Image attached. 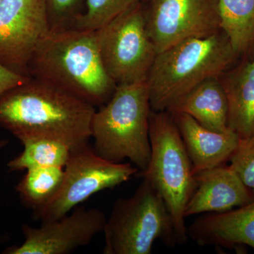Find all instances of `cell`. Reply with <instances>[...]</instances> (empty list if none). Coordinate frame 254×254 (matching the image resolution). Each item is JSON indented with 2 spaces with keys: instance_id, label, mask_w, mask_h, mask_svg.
<instances>
[{
  "instance_id": "obj_1",
  "label": "cell",
  "mask_w": 254,
  "mask_h": 254,
  "mask_svg": "<svg viewBox=\"0 0 254 254\" xmlns=\"http://www.w3.org/2000/svg\"><path fill=\"white\" fill-rule=\"evenodd\" d=\"M95 110L63 88L29 77L0 96V126L20 142L51 138L73 149L89 143Z\"/></svg>"
},
{
  "instance_id": "obj_2",
  "label": "cell",
  "mask_w": 254,
  "mask_h": 254,
  "mask_svg": "<svg viewBox=\"0 0 254 254\" xmlns=\"http://www.w3.org/2000/svg\"><path fill=\"white\" fill-rule=\"evenodd\" d=\"M28 76L50 82L95 108L108 103L117 87L103 66L95 31L76 28L50 30L33 53Z\"/></svg>"
},
{
  "instance_id": "obj_3",
  "label": "cell",
  "mask_w": 254,
  "mask_h": 254,
  "mask_svg": "<svg viewBox=\"0 0 254 254\" xmlns=\"http://www.w3.org/2000/svg\"><path fill=\"white\" fill-rule=\"evenodd\" d=\"M237 58L221 30L186 40L158 53L146 80L151 110L168 111L201 82L220 77Z\"/></svg>"
},
{
  "instance_id": "obj_4",
  "label": "cell",
  "mask_w": 254,
  "mask_h": 254,
  "mask_svg": "<svg viewBox=\"0 0 254 254\" xmlns=\"http://www.w3.org/2000/svg\"><path fill=\"white\" fill-rule=\"evenodd\" d=\"M150 111L147 81L118 85L92 119L95 153L114 163L128 160L138 173L144 171L150 158Z\"/></svg>"
},
{
  "instance_id": "obj_5",
  "label": "cell",
  "mask_w": 254,
  "mask_h": 254,
  "mask_svg": "<svg viewBox=\"0 0 254 254\" xmlns=\"http://www.w3.org/2000/svg\"><path fill=\"white\" fill-rule=\"evenodd\" d=\"M150 158L137 177L148 180L165 201L173 219L177 245L188 240L185 208L194 192L195 174L173 115L151 110L149 119Z\"/></svg>"
},
{
  "instance_id": "obj_6",
  "label": "cell",
  "mask_w": 254,
  "mask_h": 254,
  "mask_svg": "<svg viewBox=\"0 0 254 254\" xmlns=\"http://www.w3.org/2000/svg\"><path fill=\"white\" fill-rule=\"evenodd\" d=\"M103 232L104 254H150L158 240L168 247L177 245L168 207L144 178L131 196L116 200Z\"/></svg>"
},
{
  "instance_id": "obj_7",
  "label": "cell",
  "mask_w": 254,
  "mask_h": 254,
  "mask_svg": "<svg viewBox=\"0 0 254 254\" xmlns=\"http://www.w3.org/2000/svg\"><path fill=\"white\" fill-rule=\"evenodd\" d=\"M138 171L130 162L114 163L102 158L89 143L73 148L64 168L59 191L46 206L33 210L32 218L44 222L63 218L91 195L120 186Z\"/></svg>"
},
{
  "instance_id": "obj_8",
  "label": "cell",
  "mask_w": 254,
  "mask_h": 254,
  "mask_svg": "<svg viewBox=\"0 0 254 254\" xmlns=\"http://www.w3.org/2000/svg\"><path fill=\"white\" fill-rule=\"evenodd\" d=\"M95 34L103 66L117 86L146 81L157 53L140 2Z\"/></svg>"
},
{
  "instance_id": "obj_9",
  "label": "cell",
  "mask_w": 254,
  "mask_h": 254,
  "mask_svg": "<svg viewBox=\"0 0 254 254\" xmlns=\"http://www.w3.org/2000/svg\"><path fill=\"white\" fill-rule=\"evenodd\" d=\"M144 14L157 55L182 41L220 30L218 0H151Z\"/></svg>"
},
{
  "instance_id": "obj_10",
  "label": "cell",
  "mask_w": 254,
  "mask_h": 254,
  "mask_svg": "<svg viewBox=\"0 0 254 254\" xmlns=\"http://www.w3.org/2000/svg\"><path fill=\"white\" fill-rule=\"evenodd\" d=\"M49 31L45 0H2L0 64L15 73L29 76L28 66L33 53Z\"/></svg>"
},
{
  "instance_id": "obj_11",
  "label": "cell",
  "mask_w": 254,
  "mask_h": 254,
  "mask_svg": "<svg viewBox=\"0 0 254 254\" xmlns=\"http://www.w3.org/2000/svg\"><path fill=\"white\" fill-rule=\"evenodd\" d=\"M107 218L98 208L76 207L63 218L22 226L24 242L4 251V254H68L90 245L104 230Z\"/></svg>"
},
{
  "instance_id": "obj_12",
  "label": "cell",
  "mask_w": 254,
  "mask_h": 254,
  "mask_svg": "<svg viewBox=\"0 0 254 254\" xmlns=\"http://www.w3.org/2000/svg\"><path fill=\"white\" fill-rule=\"evenodd\" d=\"M194 192L185 208V218L201 213H224L254 199L230 166L220 165L195 174Z\"/></svg>"
},
{
  "instance_id": "obj_13",
  "label": "cell",
  "mask_w": 254,
  "mask_h": 254,
  "mask_svg": "<svg viewBox=\"0 0 254 254\" xmlns=\"http://www.w3.org/2000/svg\"><path fill=\"white\" fill-rule=\"evenodd\" d=\"M188 235L200 247L254 249V199L235 210L197 218L189 227Z\"/></svg>"
},
{
  "instance_id": "obj_14",
  "label": "cell",
  "mask_w": 254,
  "mask_h": 254,
  "mask_svg": "<svg viewBox=\"0 0 254 254\" xmlns=\"http://www.w3.org/2000/svg\"><path fill=\"white\" fill-rule=\"evenodd\" d=\"M172 115L194 174L225 165L230 160L240 140L231 128L223 132L213 131L186 114Z\"/></svg>"
},
{
  "instance_id": "obj_15",
  "label": "cell",
  "mask_w": 254,
  "mask_h": 254,
  "mask_svg": "<svg viewBox=\"0 0 254 254\" xmlns=\"http://www.w3.org/2000/svg\"><path fill=\"white\" fill-rule=\"evenodd\" d=\"M228 103V127L240 139L254 136V55L220 76Z\"/></svg>"
},
{
  "instance_id": "obj_16",
  "label": "cell",
  "mask_w": 254,
  "mask_h": 254,
  "mask_svg": "<svg viewBox=\"0 0 254 254\" xmlns=\"http://www.w3.org/2000/svg\"><path fill=\"white\" fill-rule=\"evenodd\" d=\"M167 112L186 114L213 131L229 129L228 103L220 77L209 78L201 82Z\"/></svg>"
},
{
  "instance_id": "obj_17",
  "label": "cell",
  "mask_w": 254,
  "mask_h": 254,
  "mask_svg": "<svg viewBox=\"0 0 254 254\" xmlns=\"http://www.w3.org/2000/svg\"><path fill=\"white\" fill-rule=\"evenodd\" d=\"M220 30L237 56L254 53V0H218Z\"/></svg>"
},
{
  "instance_id": "obj_18",
  "label": "cell",
  "mask_w": 254,
  "mask_h": 254,
  "mask_svg": "<svg viewBox=\"0 0 254 254\" xmlns=\"http://www.w3.org/2000/svg\"><path fill=\"white\" fill-rule=\"evenodd\" d=\"M23 150L7 163L9 172L39 168H64L72 148L58 140L34 138L21 142Z\"/></svg>"
},
{
  "instance_id": "obj_19",
  "label": "cell",
  "mask_w": 254,
  "mask_h": 254,
  "mask_svg": "<svg viewBox=\"0 0 254 254\" xmlns=\"http://www.w3.org/2000/svg\"><path fill=\"white\" fill-rule=\"evenodd\" d=\"M18 182L16 190L25 206L36 210L46 206L58 193L64 168L29 169Z\"/></svg>"
},
{
  "instance_id": "obj_20",
  "label": "cell",
  "mask_w": 254,
  "mask_h": 254,
  "mask_svg": "<svg viewBox=\"0 0 254 254\" xmlns=\"http://www.w3.org/2000/svg\"><path fill=\"white\" fill-rule=\"evenodd\" d=\"M141 0H86V11L73 28L96 31Z\"/></svg>"
},
{
  "instance_id": "obj_21",
  "label": "cell",
  "mask_w": 254,
  "mask_h": 254,
  "mask_svg": "<svg viewBox=\"0 0 254 254\" xmlns=\"http://www.w3.org/2000/svg\"><path fill=\"white\" fill-rule=\"evenodd\" d=\"M50 31L73 28L86 0H45Z\"/></svg>"
},
{
  "instance_id": "obj_22",
  "label": "cell",
  "mask_w": 254,
  "mask_h": 254,
  "mask_svg": "<svg viewBox=\"0 0 254 254\" xmlns=\"http://www.w3.org/2000/svg\"><path fill=\"white\" fill-rule=\"evenodd\" d=\"M229 166L254 195V136L240 139Z\"/></svg>"
},
{
  "instance_id": "obj_23",
  "label": "cell",
  "mask_w": 254,
  "mask_h": 254,
  "mask_svg": "<svg viewBox=\"0 0 254 254\" xmlns=\"http://www.w3.org/2000/svg\"><path fill=\"white\" fill-rule=\"evenodd\" d=\"M28 78L29 76L15 73L0 64V96L11 88L27 81Z\"/></svg>"
},
{
  "instance_id": "obj_24",
  "label": "cell",
  "mask_w": 254,
  "mask_h": 254,
  "mask_svg": "<svg viewBox=\"0 0 254 254\" xmlns=\"http://www.w3.org/2000/svg\"><path fill=\"white\" fill-rule=\"evenodd\" d=\"M9 141L7 139H1L0 140V150L4 148V147H6V145L9 144ZM7 241V237H6V235H2V234L0 233V244L4 243V242H6Z\"/></svg>"
},
{
  "instance_id": "obj_25",
  "label": "cell",
  "mask_w": 254,
  "mask_h": 254,
  "mask_svg": "<svg viewBox=\"0 0 254 254\" xmlns=\"http://www.w3.org/2000/svg\"><path fill=\"white\" fill-rule=\"evenodd\" d=\"M1 1H2V0H0V4H1Z\"/></svg>"
}]
</instances>
